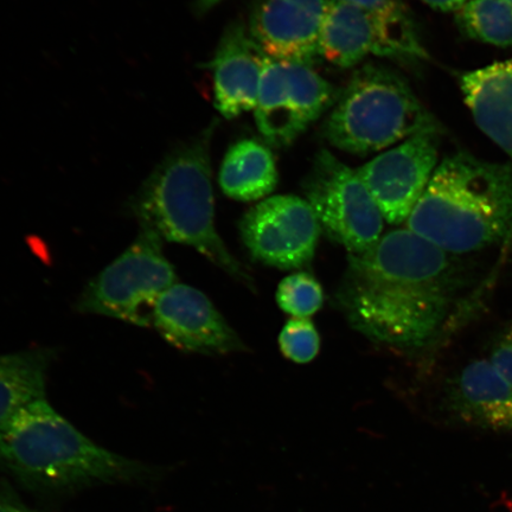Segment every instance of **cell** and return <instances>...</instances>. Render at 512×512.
Returning a JSON list of instances; mask_svg holds the SVG:
<instances>
[{"label": "cell", "mask_w": 512, "mask_h": 512, "mask_svg": "<svg viewBox=\"0 0 512 512\" xmlns=\"http://www.w3.org/2000/svg\"><path fill=\"white\" fill-rule=\"evenodd\" d=\"M464 284L456 255L408 228L396 229L369 251L349 254L335 304L370 341L415 351L444 328Z\"/></svg>", "instance_id": "1"}, {"label": "cell", "mask_w": 512, "mask_h": 512, "mask_svg": "<svg viewBox=\"0 0 512 512\" xmlns=\"http://www.w3.org/2000/svg\"><path fill=\"white\" fill-rule=\"evenodd\" d=\"M0 465L27 488L49 494L156 476L152 466L95 444L46 398L28 403L0 426Z\"/></svg>", "instance_id": "2"}, {"label": "cell", "mask_w": 512, "mask_h": 512, "mask_svg": "<svg viewBox=\"0 0 512 512\" xmlns=\"http://www.w3.org/2000/svg\"><path fill=\"white\" fill-rule=\"evenodd\" d=\"M407 228L452 255L512 238V165L459 152L441 162Z\"/></svg>", "instance_id": "3"}, {"label": "cell", "mask_w": 512, "mask_h": 512, "mask_svg": "<svg viewBox=\"0 0 512 512\" xmlns=\"http://www.w3.org/2000/svg\"><path fill=\"white\" fill-rule=\"evenodd\" d=\"M211 130L160 163L137 191L128 209L140 229L163 242L194 248L229 277L254 291L251 275L229 252L216 230L211 182Z\"/></svg>", "instance_id": "4"}, {"label": "cell", "mask_w": 512, "mask_h": 512, "mask_svg": "<svg viewBox=\"0 0 512 512\" xmlns=\"http://www.w3.org/2000/svg\"><path fill=\"white\" fill-rule=\"evenodd\" d=\"M428 130H438V125L412 88L379 64H366L352 74L323 128L332 146L358 156L386 150Z\"/></svg>", "instance_id": "5"}, {"label": "cell", "mask_w": 512, "mask_h": 512, "mask_svg": "<svg viewBox=\"0 0 512 512\" xmlns=\"http://www.w3.org/2000/svg\"><path fill=\"white\" fill-rule=\"evenodd\" d=\"M163 243L156 234L140 229L132 245L89 281L76 311L149 328L158 299L178 283Z\"/></svg>", "instance_id": "6"}, {"label": "cell", "mask_w": 512, "mask_h": 512, "mask_svg": "<svg viewBox=\"0 0 512 512\" xmlns=\"http://www.w3.org/2000/svg\"><path fill=\"white\" fill-rule=\"evenodd\" d=\"M305 200L329 238L361 254L382 238L384 219L357 170L320 150L306 176Z\"/></svg>", "instance_id": "7"}, {"label": "cell", "mask_w": 512, "mask_h": 512, "mask_svg": "<svg viewBox=\"0 0 512 512\" xmlns=\"http://www.w3.org/2000/svg\"><path fill=\"white\" fill-rule=\"evenodd\" d=\"M336 88L311 64L266 57L254 117L267 144L291 145L335 105Z\"/></svg>", "instance_id": "8"}, {"label": "cell", "mask_w": 512, "mask_h": 512, "mask_svg": "<svg viewBox=\"0 0 512 512\" xmlns=\"http://www.w3.org/2000/svg\"><path fill=\"white\" fill-rule=\"evenodd\" d=\"M322 227L305 198L278 195L248 210L240 222L243 243L255 260L279 270L311 264Z\"/></svg>", "instance_id": "9"}, {"label": "cell", "mask_w": 512, "mask_h": 512, "mask_svg": "<svg viewBox=\"0 0 512 512\" xmlns=\"http://www.w3.org/2000/svg\"><path fill=\"white\" fill-rule=\"evenodd\" d=\"M438 130L415 134L358 169L384 221L407 222L438 166Z\"/></svg>", "instance_id": "10"}, {"label": "cell", "mask_w": 512, "mask_h": 512, "mask_svg": "<svg viewBox=\"0 0 512 512\" xmlns=\"http://www.w3.org/2000/svg\"><path fill=\"white\" fill-rule=\"evenodd\" d=\"M151 328L172 347L195 354L230 355L248 350L206 294L185 284L177 283L160 296Z\"/></svg>", "instance_id": "11"}, {"label": "cell", "mask_w": 512, "mask_h": 512, "mask_svg": "<svg viewBox=\"0 0 512 512\" xmlns=\"http://www.w3.org/2000/svg\"><path fill=\"white\" fill-rule=\"evenodd\" d=\"M330 0H261L249 34L273 60L311 64L320 57V38Z\"/></svg>", "instance_id": "12"}, {"label": "cell", "mask_w": 512, "mask_h": 512, "mask_svg": "<svg viewBox=\"0 0 512 512\" xmlns=\"http://www.w3.org/2000/svg\"><path fill=\"white\" fill-rule=\"evenodd\" d=\"M319 55L339 68L355 67L370 55L414 60L379 19L339 0L329 2Z\"/></svg>", "instance_id": "13"}, {"label": "cell", "mask_w": 512, "mask_h": 512, "mask_svg": "<svg viewBox=\"0 0 512 512\" xmlns=\"http://www.w3.org/2000/svg\"><path fill=\"white\" fill-rule=\"evenodd\" d=\"M266 55L241 23L224 31L213 61L215 107L226 119L255 110Z\"/></svg>", "instance_id": "14"}, {"label": "cell", "mask_w": 512, "mask_h": 512, "mask_svg": "<svg viewBox=\"0 0 512 512\" xmlns=\"http://www.w3.org/2000/svg\"><path fill=\"white\" fill-rule=\"evenodd\" d=\"M446 408L462 424L495 432L512 431V387L490 360H476L448 381Z\"/></svg>", "instance_id": "15"}, {"label": "cell", "mask_w": 512, "mask_h": 512, "mask_svg": "<svg viewBox=\"0 0 512 512\" xmlns=\"http://www.w3.org/2000/svg\"><path fill=\"white\" fill-rule=\"evenodd\" d=\"M477 126L512 159V59L460 76Z\"/></svg>", "instance_id": "16"}, {"label": "cell", "mask_w": 512, "mask_h": 512, "mask_svg": "<svg viewBox=\"0 0 512 512\" xmlns=\"http://www.w3.org/2000/svg\"><path fill=\"white\" fill-rule=\"evenodd\" d=\"M277 162L270 147L255 139L230 146L220 170L223 194L234 201L253 202L270 196L278 184Z\"/></svg>", "instance_id": "17"}, {"label": "cell", "mask_w": 512, "mask_h": 512, "mask_svg": "<svg viewBox=\"0 0 512 512\" xmlns=\"http://www.w3.org/2000/svg\"><path fill=\"white\" fill-rule=\"evenodd\" d=\"M54 350L37 348L0 355V426L28 403L46 398Z\"/></svg>", "instance_id": "18"}, {"label": "cell", "mask_w": 512, "mask_h": 512, "mask_svg": "<svg viewBox=\"0 0 512 512\" xmlns=\"http://www.w3.org/2000/svg\"><path fill=\"white\" fill-rule=\"evenodd\" d=\"M463 34L496 47H512V4L507 0H469L457 12Z\"/></svg>", "instance_id": "19"}, {"label": "cell", "mask_w": 512, "mask_h": 512, "mask_svg": "<svg viewBox=\"0 0 512 512\" xmlns=\"http://www.w3.org/2000/svg\"><path fill=\"white\" fill-rule=\"evenodd\" d=\"M375 16L392 32L414 60L427 59L424 47L416 35L414 23L402 0H339Z\"/></svg>", "instance_id": "20"}, {"label": "cell", "mask_w": 512, "mask_h": 512, "mask_svg": "<svg viewBox=\"0 0 512 512\" xmlns=\"http://www.w3.org/2000/svg\"><path fill=\"white\" fill-rule=\"evenodd\" d=\"M275 298L280 309L292 318H310L324 303L322 286L307 272H296L281 280Z\"/></svg>", "instance_id": "21"}, {"label": "cell", "mask_w": 512, "mask_h": 512, "mask_svg": "<svg viewBox=\"0 0 512 512\" xmlns=\"http://www.w3.org/2000/svg\"><path fill=\"white\" fill-rule=\"evenodd\" d=\"M283 355L294 363L306 364L315 360L320 350V337L310 318H291L279 336Z\"/></svg>", "instance_id": "22"}, {"label": "cell", "mask_w": 512, "mask_h": 512, "mask_svg": "<svg viewBox=\"0 0 512 512\" xmlns=\"http://www.w3.org/2000/svg\"><path fill=\"white\" fill-rule=\"evenodd\" d=\"M489 360L512 387V325L498 337Z\"/></svg>", "instance_id": "23"}, {"label": "cell", "mask_w": 512, "mask_h": 512, "mask_svg": "<svg viewBox=\"0 0 512 512\" xmlns=\"http://www.w3.org/2000/svg\"><path fill=\"white\" fill-rule=\"evenodd\" d=\"M0 512H32L8 485L0 482Z\"/></svg>", "instance_id": "24"}, {"label": "cell", "mask_w": 512, "mask_h": 512, "mask_svg": "<svg viewBox=\"0 0 512 512\" xmlns=\"http://www.w3.org/2000/svg\"><path fill=\"white\" fill-rule=\"evenodd\" d=\"M432 9L443 12H458L469 0H421Z\"/></svg>", "instance_id": "25"}, {"label": "cell", "mask_w": 512, "mask_h": 512, "mask_svg": "<svg viewBox=\"0 0 512 512\" xmlns=\"http://www.w3.org/2000/svg\"><path fill=\"white\" fill-rule=\"evenodd\" d=\"M219 2H221V0H201V9H209L211 6L219 4Z\"/></svg>", "instance_id": "26"}, {"label": "cell", "mask_w": 512, "mask_h": 512, "mask_svg": "<svg viewBox=\"0 0 512 512\" xmlns=\"http://www.w3.org/2000/svg\"><path fill=\"white\" fill-rule=\"evenodd\" d=\"M507 2L511 3L512 4V0H507Z\"/></svg>", "instance_id": "27"}]
</instances>
